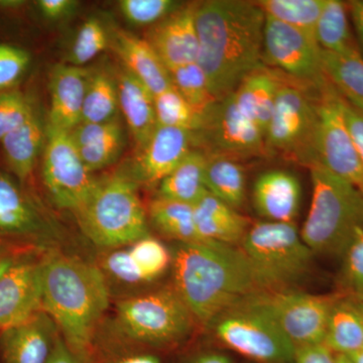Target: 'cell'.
<instances>
[{"mask_svg": "<svg viewBox=\"0 0 363 363\" xmlns=\"http://www.w3.org/2000/svg\"><path fill=\"white\" fill-rule=\"evenodd\" d=\"M195 18L197 63L212 95L220 101L262 65L266 16L255 1L207 0L197 2Z\"/></svg>", "mask_w": 363, "mask_h": 363, "instance_id": "1", "label": "cell"}, {"mask_svg": "<svg viewBox=\"0 0 363 363\" xmlns=\"http://www.w3.org/2000/svg\"><path fill=\"white\" fill-rule=\"evenodd\" d=\"M173 267L174 289L197 323L205 326L269 291L240 247L215 241L179 243Z\"/></svg>", "mask_w": 363, "mask_h": 363, "instance_id": "2", "label": "cell"}, {"mask_svg": "<svg viewBox=\"0 0 363 363\" xmlns=\"http://www.w3.org/2000/svg\"><path fill=\"white\" fill-rule=\"evenodd\" d=\"M42 264L43 311L69 347L90 363L96 328L109 306L104 272L80 257L58 252L48 255Z\"/></svg>", "mask_w": 363, "mask_h": 363, "instance_id": "3", "label": "cell"}, {"mask_svg": "<svg viewBox=\"0 0 363 363\" xmlns=\"http://www.w3.org/2000/svg\"><path fill=\"white\" fill-rule=\"evenodd\" d=\"M312 200L301 238L314 255L342 257L363 227V195L318 164L309 166Z\"/></svg>", "mask_w": 363, "mask_h": 363, "instance_id": "4", "label": "cell"}, {"mask_svg": "<svg viewBox=\"0 0 363 363\" xmlns=\"http://www.w3.org/2000/svg\"><path fill=\"white\" fill-rule=\"evenodd\" d=\"M147 212L135 180L117 174L99 181L85 206L76 213L83 233L100 247L130 245L149 235Z\"/></svg>", "mask_w": 363, "mask_h": 363, "instance_id": "5", "label": "cell"}, {"mask_svg": "<svg viewBox=\"0 0 363 363\" xmlns=\"http://www.w3.org/2000/svg\"><path fill=\"white\" fill-rule=\"evenodd\" d=\"M116 314L126 338L143 350L162 353L180 348L197 323L174 288L124 298Z\"/></svg>", "mask_w": 363, "mask_h": 363, "instance_id": "6", "label": "cell"}, {"mask_svg": "<svg viewBox=\"0 0 363 363\" xmlns=\"http://www.w3.org/2000/svg\"><path fill=\"white\" fill-rule=\"evenodd\" d=\"M241 248L269 291L292 289L307 278L315 255L296 224L284 222L252 223Z\"/></svg>", "mask_w": 363, "mask_h": 363, "instance_id": "7", "label": "cell"}, {"mask_svg": "<svg viewBox=\"0 0 363 363\" xmlns=\"http://www.w3.org/2000/svg\"><path fill=\"white\" fill-rule=\"evenodd\" d=\"M326 84L319 87L281 72L278 95L266 131L267 150H277L308 167L312 164L320 97Z\"/></svg>", "mask_w": 363, "mask_h": 363, "instance_id": "8", "label": "cell"}, {"mask_svg": "<svg viewBox=\"0 0 363 363\" xmlns=\"http://www.w3.org/2000/svg\"><path fill=\"white\" fill-rule=\"evenodd\" d=\"M212 326L225 350L250 363H295L296 346L267 313L250 301L223 313Z\"/></svg>", "mask_w": 363, "mask_h": 363, "instance_id": "9", "label": "cell"}, {"mask_svg": "<svg viewBox=\"0 0 363 363\" xmlns=\"http://www.w3.org/2000/svg\"><path fill=\"white\" fill-rule=\"evenodd\" d=\"M341 293L315 295L294 289L266 291L248 298L278 324L296 348L324 343L332 309Z\"/></svg>", "mask_w": 363, "mask_h": 363, "instance_id": "10", "label": "cell"}, {"mask_svg": "<svg viewBox=\"0 0 363 363\" xmlns=\"http://www.w3.org/2000/svg\"><path fill=\"white\" fill-rule=\"evenodd\" d=\"M43 150V180L50 197L56 206L77 213L99 181L86 168L69 131L47 124Z\"/></svg>", "mask_w": 363, "mask_h": 363, "instance_id": "11", "label": "cell"}, {"mask_svg": "<svg viewBox=\"0 0 363 363\" xmlns=\"http://www.w3.org/2000/svg\"><path fill=\"white\" fill-rule=\"evenodd\" d=\"M313 154L312 164H318L328 169L354 186L363 195L362 159L344 121L340 96L329 82L320 97Z\"/></svg>", "mask_w": 363, "mask_h": 363, "instance_id": "12", "label": "cell"}, {"mask_svg": "<svg viewBox=\"0 0 363 363\" xmlns=\"http://www.w3.org/2000/svg\"><path fill=\"white\" fill-rule=\"evenodd\" d=\"M262 62L290 77L322 87V49L314 38L266 16Z\"/></svg>", "mask_w": 363, "mask_h": 363, "instance_id": "13", "label": "cell"}, {"mask_svg": "<svg viewBox=\"0 0 363 363\" xmlns=\"http://www.w3.org/2000/svg\"><path fill=\"white\" fill-rule=\"evenodd\" d=\"M213 152L226 157L266 156V135L241 112L233 95L217 101L207 112L201 130Z\"/></svg>", "mask_w": 363, "mask_h": 363, "instance_id": "14", "label": "cell"}, {"mask_svg": "<svg viewBox=\"0 0 363 363\" xmlns=\"http://www.w3.org/2000/svg\"><path fill=\"white\" fill-rule=\"evenodd\" d=\"M43 264L21 259L0 279V331L43 311Z\"/></svg>", "mask_w": 363, "mask_h": 363, "instance_id": "15", "label": "cell"}, {"mask_svg": "<svg viewBox=\"0 0 363 363\" xmlns=\"http://www.w3.org/2000/svg\"><path fill=\"white\" fill-rule=\"evenodd\" d=\"M197 2L183 4L147 32L152 45L168 70L196 63L199 52L195 11Z\"/></svg>", "mask_w": 363, "mask_h": 363, "instance_id": "16", "label": "cell"}, {"mask_svg": "<svg viewBox=\"0 0 363 363\" xmlns=\"http://www.w3.org/2000/svg\"><path fill=\"white\" fill-rule=\"evenodd\" d=\"M44 311L0 331V363H47L59 333Z\"/></svg>", "mask_w": 363, "mask_h": 363, "instance_id": "17", "label": "cell"}, {"mask_svg": "<svg viewBox=\"0 0 363 363\" xmlns=\"http://www.w3.org/2000/svg\"><path fill=\"white\" fill-rule=\"evenodd\" d=\"M91 69L70 64H57L50 73V105L48 124L66 131L81 123L83 104Z\"/></svg>", "mask_w": 363, "mask_h": 363, "instance_id": "18", "label": "cell"}, {"mask_svg": "<svg viewBox=\"0 0 363 363\" xmlns=\"http://www.w3.org/2000/svg\"><path fill=\"white\" fill-rule=\"evenodd\" d=\"M192 135L182 128L157 125L136 159L135 179L147 184L161 183L192 150Z\"/></svg>", "mask_w": 363, "mask_h": 363, "instance_id": "19", "label": "cell"}, {"mask_svg": "<svg viewBox=\"0 0 363 363\" xmlns=\"http://www.w3.org/2000/svg\"><path fill=\"white\" fill-rule=\"evenodd\" d=\"M171 262L169 250L156 238L145 236L125 250L109 253L104 267L111 276L126 284L147 283L159 278Z\"/></svg>", "mask_w": 363, "mask_h": 363, "instance_id": "20", "label": "cell"}, {"mask_svg": "<svg viewBox=\"0 0 363 363\" xmlns=\"http://www.w3.org/2000/svg\"><path fill=\"white\" fill-rule=\"evenodd\" d=\"M111 37V45L123 68L140 80L154 97L174 87L168 68L147 40L123 30H116Z\"/></svg>", "mask_w": 363, "mask_h": 363, "instance_id": "21", "label": "cell"}, {"mask_svg": "<svg viewBox=\"0 0 363 363\" xmlns=\"http://www.w3.org/2000/svg\"><path fill=\"white\" fill-rule=\"evenodd\" d=\"M301 199L300 182L290 172H266L257 178L253 187L255 210L267 221L294 223L300 210Z\"/></svg>", "mask_w": 363, "mask_h": 363, "instance_id": "22", "label": "cell"}, {"mask_svg": "<svg viewBox=\"0 0 363 363\" xmlns=\"http://www.w3.org/2000/svg\"><path fill=\"white\" fill-rule=\"evenodd\" d=\"M119 109L138 150H142L157 123L155 98L145 85L123 68L116 74Z\"/></svg>", "mask_w": 363, "mask_h": 363, "instance_id": "23", "label": "cell"}, {"mask_svg": "<svg viewBox=\"0 0 363 363\" xmlns=\"http://www.w3.org/2000/svg\"><path fill=\"white\" fill-rule=\"evenodd\" d=\"M193 208L196 228L202 241L238 247L252 224L250 218L209 192L193 205Z\"/></svg>", "mask_w": 363, "mask_h": 363, "instance_id": "24", "label": "cell"}, {"mask_svg": "<svg viewBox=\"0 0 363 363\" xmlns=\"http://www.w3.org/2000/svg\"><path fill=\"white\" fill-rule=\"evenodd\" d=\"M281 83V72L264 64L248 74L233 93L241 112L266 135Z\"/></svg>", "mask_w": 363, "mask_h": 363, "instance_id": "25", "label": "cell"}, {"mask_svg": "<svg viewBox=\"0 0 363 363\" xmlns=\"http://www.w3.org/2000/svg\"><path fill=\"white\" fill-rule=\"evenodd\" d=\"M45 138V126L33 109L20 126L0 142L9 169L21 181L32 175L40 150L44 147Z\"/></svg>", "mask_w": 363, "mask_h": 363, "instance_id": "26", "label": "cell"}, {"mask_svg": "<svg viewBox=\"0 0 363 363\" xmlns=\"http://www.w3.org/2000/svg\"><path fill=\"white\" fill-rule=\"evenodd\" d=\"M322 69L344 101L363 112V56L358 47L339 52L322 50Z\"/></svg>", "mask_w": 363, "mask_h": 363, "instance_id": "27", "label": "cell"}, {"mask_svg": "<svg viewBox=\"0 0 363 363\" xmlns=\"http://www.w3.org/2000/svg\"><path fill=\"white\" fill-rule=\"evenodd\" d=\"M324 344L335 354L346 357L363 350V311L357 301L342 297L336 303Z\"/></svg>", "mask_w": 363, "mask_h": 363, "instance_id": "28", "label": "cell"}, {"mask_svg": "<svg viewBox=\"0 0 363 363\" xmlns=\"http://www.w3.org/2000/svg\"><path fill=\"white\" fill-rule=\"evenodd\" d=\"M206 164V155L199 150H191L160 183V197L195 205L208 193L205 184Z\"/></svg>", "mask_w": 363, "mask_h": 363, "instance_id": "29", "label": "cell"}, {"mask_svg": "<svg viewBox=\"0 0 363 363\" xmlns=\"http://www.w3.org/2000/svg\"><path fill=\"white\" fill-rule=\"evenodd\" d=\"M205 184L208 192L235 210L245 201V169L235 160L217 155L207 156Z\"/></svg>", "mask_w": 363, "mask_h": 363, "instance_id": "30", "label": "cell"}, {"mask_svg": "<svg viewBox=\"0 0 363 363\" xmlns=\"http://www.w3.org/2000/svg\"><path fill=\"white\" fill-rule=\"evenodd\" d=\"M40 221L35 207L9 176L0 174V233L32 234Z\"/></svg>", "mask_w": 363, "mask_h": 363, "instance_id": "31", "label": "cell"}, {"mask_svg": "<svg viewBox=\"0 0 363 363\" xmlns=\"http://www.w3.org/2000/svg\"><path fill=\"white\" fill-rule=\"evenodd\" d=\"M147 213L162 234L179 243L203 242L196 228L193 205L159 196L150 202Z\"/></svg>", "mask_w": 363, "mask_h": 363, "instance_id": "32", "label": "cell"}, {"mask_svg": "<svg viewBox=\"0 0 363 363\" xmlns=\"http://www.w3.org/2000/svg\"><path fill=\"white\" fill-rule=\"evenodd\" d=\"M348 4L341 0H325L315 38L323 51L339 52L357 48L351 30Z\"/></svg>", "mask_w": 363, "mask_h": 363, "instance_id": "33", "label": "cell"}, {"mask_svg": "<svg viewBox=\"0 0 363 363\" xmlns=\"http://www.w3.org/2000/svg\"><path fill=\"white\" fill-rule=\"evenodd\" d=\"M119 109L116 76L106 69L91 72L81 123H101L116 118Z\"/></svg>", "mask_w": 363, "mask_h": 363, "instance_id": "34", "label": "cell"}, {"mask_svg": "<svg viewBox=\"0 0 363 363\" xmlns=\"http://www.w3.org/2000/svg\"><path fill=\"white\" fill-rule=\"evenodd\" d=\"M267 18L281 21L315 38L325 0H259L255 1Z\"/></svg>", "mask_w": 363, "mask_h": 363, "instance_id": "35", "label": "cell"}, {"mask_svg": "<svg viewBox=\"0 0 363 363\" xmlns=\"http://www.w3.org/2000/svg\"><path fill=\"white\" fill-rule=\"evenodd\" d=\"M154 98L157 125L182 128L193 133L201 131L205 117L198 113L175 87Z\"/></svg>", "mask_w": 363, "mask_h": 363, "instance_id": "36", "label": "cell"}, {"mask_svg": "<svg viewBox=\"0 0 363 363\" xmlns=\"http://www.w3.org/2000/svg\"><path fill=\"white\" fill-rule=\"evenodd\" d=\"M169 74L176 90L198 113L205 117L217 100L210 91L201 67L196 62L172 69Z\"/></svg>", "mask_w": 363, "mask_h": 363, "instance_id": "37", "label": "cell"}, {"mask_svg": "<svg viewBox=\"0 0 363 363\" xmlns=\"http://www.w3.org/2000/svg\"><path fill=\"white\" fill-rule=\"evenodd\" d=\"M341 259L338 292L345 298L363 302V227L353 236Z\"/></svg>", "mask_w": 363, "mask_h": 363, "instance_id": "38", "label": "cell"}, {"mask_svg": "<svg viewBox=\"0 0 363 363\" xmlns=\"http://www.w3.org/2000/svg\"><path fill=\"white\" fill-rule=\"evenodd\" d=\"M111 45V35L101 21L89 18L79 28L70 55L69 64L84 67Z\"/></svg>", "mask_w": 363, "mask_h": 363, "instance_id": "39", "label": "cell"}, {"mask_svg": "<svg viewBox=\"0 0 363 363\" xmlns=\"http://www.w3.org/2000/svg\"><path fill=\"white\" fill-rule=\"evenodd\" d=\"M183 6L174 0H121L119 11L133 26H155Z\"/></svg>", "mask_w": 363, "mask_h": 363, "instance_id": "40", "label": "cell"}, {"mask_svg": "<svg viewBox=\"0 0 363 363\" xmlns=\"http://www.w3.org/2000/svg\"><path fill=\"white\" fill-rule=\"evenodd\" d=\"M33 109L30 100L21 91L9 89L0 92V142L20 126Z\"/></svg>", "mask_w": 363, "mask_h": 363, "instance_id": "41", "label": "cell"}, {"mask_svg": "<svg viewBox=\"0 0 363 363\" xmlns=\"http://www.w3.org/2000/svg\"><path fill=\"white\" fill-rule=\"evenodd\" d=\"M123 145L124 133L123 131L77 149L86 168L93 173L116 162L123 152Z\"/></svg>", "mask_w": 363, "mask_h": 363, "instance_id": "42", "label": "cell"}, {"mask_svg": "<svg viewBox=\"0 0 363 363\" xmlns=\"http://www.w3.org/2000/svg\"><path fill=\"white\" fill-rule=\"evenodd\" d=\"M30 52L23 48L0 44V92L9 90L28 70Z\"/></svg>", "mask_w": 363, "mask_h": 363, "instance_id": "43", "label": "cell"}, {"mask_svg": "<svg viewBox=\"0 0 363 363\" xmlns=\"http://www.w3.org/2000/svg\"><path fill=\"white\" fill-rule=\"evenodd\" d=\"M90 363H164V359L162 352L143 350L114 353L109 357L94 352Z\"/></svg>", "mask_w": 363, "mask_h": 363, "instance_id": "44", "label": "cell"}, {"mask_svg": "<svg viewBox=\"0 0 363 363\" xmlns=\"http://www.w3.org/2000/svg\"><path fill=\"white\" fill-rule=\"evenodd\" d=\"M340 108L342 111L344 121H345L351 138H352L363 162V112L351 106L347 102L344 101L341 97Z\"/></svg>", "mask_w": 363, "mask_h": 363, "instance_id": "45", "label": "cell"}, {"mask_svg": "<svg viewBox=\"0 0 363 363\" xmlns=\"http://www.w3.org/2000/svg\"><path fill=\"white\" fill-rule=\"evenodd\" d=\"M35 6L45 20L57 21L73 13L78 2L74 0H39L35 1Z\"/></svg>", "mask_w": 363, "mask_h": 363, "instance_id": "46", "label": "cell"}, {"mask_svg": "<svg viewBox=\"0 0 363 363\" xmlns=\"http://www.w3.org/2000/svg\"><path fill=\"white\" fill-rule=\"evenodd\" d=\"M295 363H336V354L324 343L298 348Z\"/></svg>", "mask_w": 363, "mask_h": 363, "instance_id": "47", "label": "cell"}, {"mask_svg": "<svg viewBox=\"0 0 363 363\" xmlns=\"http://www.w3.org/2000/svg\"><path fill=\"white\" fill-rule=\"evenodd\" d=\"M178 363H238L233 355L225 350H196L180 358Z\"/></svg>", "mask_w": 363, "mask_h": 363, "instance_id": "48", "label": "cell"}, {"mask_svg": "<svg viewBox=\"0 0 363 363\" xmlns=\"http://www.w3.org/2000/svg\"><path fill=\"white\" fill-rule=\"evenodd\" d=\"M47 363H85V362L82 358L79 357L69 347L62 336L59 335L52 348L51 357Z\"/></svg>", "mask_w": 363, "mask_h": 363, "instance_id": "49", "label": "cell"}, {"mask_svg": "<svg viewBox=\"0 0 363 363\" xmlns=\"http://www.w3.org/2000/svg\"><path fill=\"white\" fill-rule=\"evenodd\" d=\"M21 259H23L16 248L0 242V279Z\"/></svg>", "mask_w": 363, "mask_h": 363, "instance_id": "50", "label": "cell"}, {"mask_svg": "<svg viewBox=\"0 0 363 363\" xmlns=\"http://www.w3.org/2000/svg\"><path fill=\"white\" fill-rule=\"evenodd\" d=\"M347 4L351 21H352L355 32H357V39L363 49V1L362 0H352Z\"/></svg>", "mask_w": 363, "mask_h": 363, "instance_id": "51", "label": "cell"}, {"mask_svg": "<svg viewBox=\"0 0 363 363\" xmlns=\"http://www.w3.org/2000/svg\"><path fill=\"white\" fill-rule=\"evenodd\" d=\"M347 357L350 358V362L352 363H363V350L348 355Z\"/></svg>", "mask_w": 363, "mask_h": 363, "instance_id": "52", "label": "cell"}, {"mask_svg": "<svg viewBox=\"0 0 363 363\" xmlns=\"http://www.w3.org/2000/svg\"><path fill=\"white\" fill-rule=\"evenodd\" d=\"M336 363H352L346 355L336 354Z\"/></svg>", "mask_w": 363, "mask_h": 363, "instance_id": "53", "label": "cell"}, {"mask_svg": "<svg viewBox=\"0 0 363 363\" xmlns=\"http://www.w3.org/2000/svg\"><path fill=\"white\" fill-rule=\"evenodd\" d=\"M358 304H359L360 308H362V310L363 311V302H358Z\"/></svg>", "mask_w": 363, "mask_h": 363, "instance_id": "54", "label": "cell"}, {"mask_svg": "<svg viewBox=\"0 0 363 363\" xmlns=\"http://www.w3.org/2000/svg\"></svg>", "mask_w": 363, "mask_h": 363, "instance_id": "55", "label": "cell"}]
</instances>
